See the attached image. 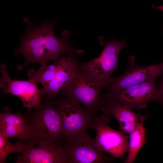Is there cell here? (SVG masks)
Masks as SVG:
<instances>
[{"label":"cell","instance_id":"cell-1","mask_svg":"<svg viewBox=\"0 0 163 163\" xmlns=\"http://www.w3.org/2000/svg\"><path fill=\"white\" fill-rule=\"evenodd\" d=\"M24 21L27 24V28L14 54L22 55L26 63L44 65L49 61H57L64 54L75 53L69 42V31H63L60 38L54 34L53 28L56 20L43 21L38 27L28 17H25Z\"/></svg>","mask_w":163,"mask_h":163},{"label":"cell","instance_id":"cell-2","mask_svg":"<svg viewBox=\"0 0 163 163\" xmlns=\"http://www.w3.org/2000/svg\"><path fill=\"white\" fill-rule=\"evenodd\" d=\"M126 39L119 42L115 39L106 41L100 40L104 44V49L97 58L80 65V68L96 79L103 88L110 85L112 75L117 68L120 51L127 46Z\"/></svg>","mask_w":163,"mask_h":163},{"label":"cell","instance_id":"cell-3","mask_svg":"<svg viewBox=\"0 0 163 163\" xmlns=\"http://www.w3.org/2000/svg\"><path fill=\"white\" fill-rule=\"evenodd\" d=\"M61 121L63 138L66 142L86 133L92 128L94 114L84 109L75 100L67 97L58 108Z\"/></svg>","mask_w":163,"mask_h":163},{"label":"cell","instance_id":"cell-4","mask_svg":"<svg viewBox=\"0 0 163 163\" xmlns=\"http://www.w3.org/2000/svg\"><path fill=\"white\" fill-rule=\"evenodd\" d=\"M102 88L96 79L80 67L63 90L67 97L75 100L94 114L100 109L102 97L100 93Z\"/></svg>","mask_w":163,"mask_h":163},{"label":"cell","instance_id":"cell-5","mask_svg":"<svg viewBox=\"0 0 163 163\" xmlns=\"http://www.w3.org/2000/svg\"><path fill=\"white\" fill-rule=\"evenodd\" d=\"M30 126L29 137H33L39 145L50 144L62 145L63 138L61 119L58 109L47 106L39 111Z\"/></svg>","mask_w":163,"mask_h":163},{"label":"cell","instance_id":"cell-6","mask_svg":"<svg viewBox=\"0 0 163 163\" xmlns=\"http://www.w3.org/2000/svg\"><path fill=\"white\" fill-rule=\"evenodd\" d=\"M63 146L67 163H106L114 159L106 156L95 140L86 133L67 142Z\"/></svg>","mask_w":163,"mask_h":163},{"label":"cell","instance_id":"cell-7","mask_svg":"<svg viewBox=\"0 0 163 163\" xmlns=\"http://www.w3.org/2000/svg\"><path fill=\"white\" fill-rule=\"evenodd\" d=\"M109 116L103 114L95 117L92 127L96 131L95 141L103 151L124 160L129 149V136L109 126Z\"/></svg>","mask_w":163,"mask_h":163},{"label":"cell","instance_id":"cell-8","mask_svg":"<svg viewBox=\"0 0 163 163\" xmlns=\"http://www.w3.org/2000/svg\"><path fill=\"white\" fill-rule=\"evenodd\" d=\"M128 59L129 67L127 70L119 76L112 77L110 84L108 87V93L104 94L103 97H112L118 93L131 86L153 78H158L163 72V62L142 66L137 65L134 56H129Z\"/></svg>","mask_w":163,"mask_h":163},{"label":"cell","instance_id":"cell-9","mask_svg":"<svg viewBox=\"0 0 163 163\" xmlns=\"http://www.w3.org/2000/svg\"><path fill=\"white\" fill-rule=\"evenodd\" d=\"M157 77L131 86L118 93L113 98L128 108L140 110L146 108L148 102H158L163 105V95L156 86Z\"/></svg>","mask_w":163,"mask_h":163},{"label":"cell","instance_id":"cell-10","mask_svg":"<svg viewBox=\"0 0 163 163\" xmlns=\"http://www.w3.org/2000/svg\"><path fill=\"white\" fill-rule=\"evenodd\" d=\"M0 86L4 93L11 94L18 97L24 107L29 110L39 105L43 94L35 81L30 78L25 81L11 79L7 72L6 66L3 63L0 65Z\"/></svg>","mask_w":163,"mask_h":163},{"label":"cell","instance_id":"cell-11","mask_svg":"<svg viewBox=\"0 0 163 163\" xmlns=\"http://www.w3.org/2000/svg\"><path fill=\"white\" fill-rule=\"evenodd\" d=\"M101 97L100 110L104 114L113 116L119 123L120 131L125 134H129L150 116L136 113L113 98Z\"/></svg>","mask_w":163,"mask_h":163},{"label":"cell","instance_id":"cell-12","mask_svg":"<svg viewBox=\"0 0 163 163\" xmlns=\"http://www.w3.org/2000/svg\"><path fill=\"white\" fill-rule=\"evenodd\" d=\"M18 157V163H65L63 145L57 144L40 145L34 148L26 145Z\"/></svg>","mask_w":163,"mask_h":163},{"label":"cell","instance_id":"cell-13","mask_svg":"<svg viewBox=\"0 0 163 163\" xmlns=\"http://www.w3.org/2000/svg\"><path fill=\"white\" fill-rule=\"evenodd\" d=\"M74 53L60 58V64L52 80L41 89L42 94L54 97L69 85L80 69Z\"/></svg>","mask_w":163,"mask_h":163},{"label":"cell","instance_id":"cell-14","mask_svg":"<svg viewBox=\"0 0 163 163\" xmlns=\"http://www.w3.org/2000/svg\"><path fill=\"white\" fill-rule=\"evenodd\" d=\"M0 132L8 138L23 139L29 137L30 126L21 114L12 113L5 107L0 114Z\"/></svg>","mask_w":163,"mask_h":163},{"label":"cell","instance_id":"cell-15","mask_svg":"<svg viewBox=\"0 0 163 163\" xmlns=\"http://www.w3.org/2000/svg\"><path fill=\"white\" fill-rule=\"evenodd\" d=\"M129 149L125 163H133L141 149L146 142L145 129L142 124L129 134Z\"/></svg>","mask_w":163,"mask_h":163},{"label":"cell","instance_id":"cell-16","mask_svg":"<svg viewBox=\"0 0 163 163\" xmlns=\"http://www.w3.org/2000/svg\"><path fill=\"white\" fill-rule=\"evenodd\" d=\"M60 63L59 58L52 64L41 65L37 70L33 69H30L27 72V76L29 78L34 79L37 83H41L44 87L53 79Z\"/></svg>","mask_w":163,"mask_h":163},{"label":"cell","instance_id":"cell-17","mask_svg":"<svg viewBox=\"0 0 163 163\" xmlns=\"http://www.w3.org/2000/svg\"><path fill=\"white\" fill-rule=\"evenodd\" d=\"M8 137L0 132V163H5L10 153L20 152L26 144L20 141L13 144L8 140Z\"/></svg>","mask_w":163,"mask_h":163},{"label":"cell","instance_id":"cell-18","mask_svg":"<svg viewBox=\"0 0 163 163\" xmlns=\"http://www.w3.org/2000/svg\"><path fill=\"white\" fill-rule=\"evenodd\" d=\"M159 89L161 92V93L163 95V76L162 77V80L160 83L159 84Z\"/></svg>","mask_w":163,"mask_h":163}]
</instances>
